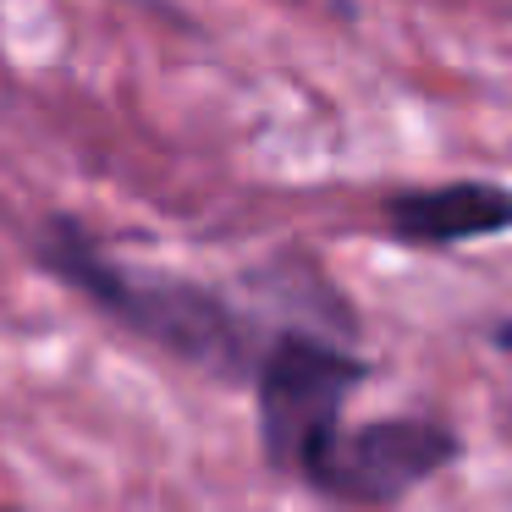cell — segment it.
I'll use <instances>...</instances> for the list:
<instances>
[{"label": "cell", "instance_id": "1", "mask_svg": "<svg viewBox=\"0 0 512 512\" xmlns=\"http://www.w3.org/2000/svg\"><path fill=\"white\" fill-rule=\"evenodd\" d=\"M28 259L50 281H61L72 298H83L94 314H105L116 331L138 336L155 353L177 358L210 380H226V386H248L265 342L276 336V325L248 314L210 281L122 259L78 215H45L28 232Z\"/></svg>", "mask_w": 512, "mask_h": 512}, {"label": "cell", "instance_id": "2", "mask_svg": "<svg viewBox=\"0 0 512 512\" xmlns=\"http://www.w3.org/2000/svg\"><path fill=\"white\" fill-rule=\"evenodd\" d=\"M369 380V364L331 331L314 325H276L254 364V424L259 457L281 479H298L314 468V457L342 430V413L353 391Z\"/></svg>", "mask_w": 512, "mask_h": 512}, {"label": "cell", "instance_id": "5", "mask_svg": "<svg viewBox=\"0 0 512 512\" xmlns=\"http://www.w3.org/2000/svg\"><path fill=\"white\" fill-rule=\"evenodd\" d=\"M281 6H298V12L331 17V23H353V17H358V0H281Z\"/></svg>", "mask_w": 512, "mask_h": 512}, {"label": "cell", "instance_id": "6", "mask_svg": "<svg viewBox=\"0 0 512 512\" xmlns=\"http://www.w3.org/2000/svg\"><path fill=\"white\" fill-rule=\"evenodd\" d=\"M490 342H496V347H512V331H496V336H490Z\"/></svg>", "mask_w": 512, "mask_h": 512}, {"label": "cell", "instance_id": "7", "mask_svg": "<svg viewBox=\"0 0 512 512\" xmlns=\"http://www.w3.org/2000/svg\"><path fill=\"white\" fill-rule=\"evenodd\" d=\"M0 512H17V507H12V501H0Z\"/></svg>", "mask_w": 512, "mask_h": 512}, {"label": "cell", "instance_id": "3", "mask_svg": "<svg viewBox=\"0 0 512 512\" xmlns=\"http://www.w3.org/2000/svg\"><path fill=\"white\" fill-rule=\"evenodd\" d=\"M457 457L463 441L452 424L430 413H397V419L342 424L303 474V485L342 512H391L408 490L446 474Z\"/></svg>", "mask_w": 512, "mask_h": 512}, {"label": "cell", "instance_id": "4", "mask_svg": "<svg viewBox=\"0 0 512 512\" xmlns=\"http://www.w3.org/2000/svg\"><path fill=\"white\" fill-rule=\"evenodd\" d=\"M391 243L402 248H463L479 237L512 232V188L501 182H435L402 188L380 204Z\"/></svg>", "mask_w": 512, "mask_h": 512}]
</instances>
